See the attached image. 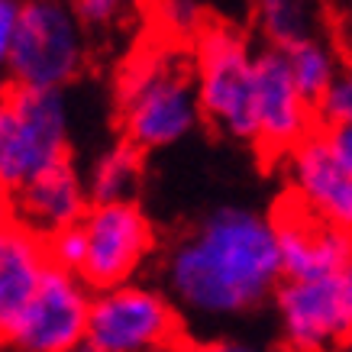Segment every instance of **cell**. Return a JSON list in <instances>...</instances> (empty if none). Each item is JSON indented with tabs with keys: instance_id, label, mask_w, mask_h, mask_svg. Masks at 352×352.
Segmentation results:
<instances>
[{
	"instance_id": "obj_4",
	"label": "cell",
	"mask_w": 352,
	"mask_h": 352,
	"mask_svg": "<svg viewBox=\"0 0 352 352\" xmlns=\"http://www.w3.org/2000/svg\"><path fill=\"white\" fill-rule=\"evenodd\" d=\"M194 81L204 117L226 136L256 142V55L233 26L207 23L197 32Z\"/></svg>"
},
{
	"instance_id": "obj_19",
	"label": "cell",
	"mask_w": 352,
	"mask_h": 352,
	"mask_svg": "<svg viewBox=\"0 0 352 352\" xmlns=\"http://www.w3.org/2000/svg\"><path fill=\"white\" fill-rule=\"evenodd\" d=\"M314 113L320 117L327 133L352 126V68H340L336 81L327 87V94L320 97V104L314 107Z\"/></svg>"
},
{
	"instance_id": "obj_18",
	"label": "cell",
	"mask_w": 352,
	"mask_h": 352,
	"mask_svg": "<svg viewBox=\"0 0 352 352\" xmlns=\"http://www.w3.org/2000/svg\"><path fill=\"white\" fill-rule=\"evenodd\" d=\"M45 252H49V265L81 275V268L87 262V233L85 226H65L58 233L45 236Z\"/></svg>"
},
{
	"instance_id": "obj_28",
	"label": "cell",
	"mask_w": 352,
	"mask_h": 352,
	"mask_svg": "<svg viewBox=\"0 0 352 352\" xmlns=\"http://www.w3.org/2000/svg\"><path fill=\"white\" fill-rule=\"evenodd\" d=\"M346 352H352V340H349V342H346Z\"/></svg>"
},
{
	"instance_id": "obj_24",
	"label": "cell",
	"mask_w": 352,
	"mask_h": 352,
	"mask_svg": "<svg viewBox=\"0 0 352 352\" xmlns=\"http://www.w3.org/2000/svg\"><path fill=\"white\" fill-rule=\"evenodd\" d=\"M333 146H336V152L342 155V162L352 168V126H342V129H333L330 133Z\"/></svg>"
},
{
	"instance_id": "obj_11",
	"label": "cell",
	"mask_w": 352,
	"mask_h": 352,
	"mask_svg": "<svg viewBox=\"0 0 352 352\" xmlns=\"http://www.w3.org/2000/svg\"><path fill=\"white\" fill-rule=\"evenodd\" d=\"M285 281H320L352 268V233L320 223L294 197L272 217Z\"/></svg>"
},
{
	"instance_id": "obj_23",
	"label": "cell",
	"mask_w": 352,
	"mask_h": 352,
	"mask_svg": "<svg viewBox=\"0 0 352 352\" xmlns=\"http://www.w3.org/2000/svg\"><path fill=\"white\" fill-rule=\"evenodd\" d=\"M191 352H272L262 349V346H249V342H236V340H223V342H207V346H197Z\"/></svg>"
},
{
	"instance_id": "obj_27",
	"label": "cell",
	"mask_w": 352,
	"mask_h": 352,
	"mask_svg": "<svg viewBox=\"0 0 352 352\" xmlns=\"http://www.w3.org/2000/svg\"><path fill=\"white\" fill-rule=\"evenodd\" d=\"M3 197H7V194L0 191V217H7V214H3Z\"/></svg>"
},
{
	"instance_id": "obj_13",
	"label": "cell",
	"mask_w": 352,
	"mask_h": 352,
	"mask_svg": "<svg viewBox=\"0 0 352 352\" xmlns=\"http://www.w3.org/2000/svg\"><path fill=\"white\" fill-rule=\"evenodd\" d=\"M49 272L45 239L16 217H0V342L10 346L23 310Z\"/></svg>"
},
{
	"instance_id": "obj_9",
	"label": "cell",
	"mask_w": 352,
	"mask_h": 352,
	"mask_svg": "<svg viewBox=\"0 0 352 352\" xmlns=\"http://www.w3.org/2000/svg\"><path fill=\"white\" fill-rule=\"evenodd\" d=\"M288 182L294 201L310 217L352 233V168L336 152L330 133L314 129L288 152Z\"/></svg>"
},
{
	"instance_id": "obj_26",
	"label": "cell",
	"mask_w": 352,
	"mask_h": 352,
	"mask_svg": "<svg viewBox=\"0 0 352 352\" xmlns=\"http://www.w3.org/2000/svg\"><path fill=\"white\" fill-rule=\"evenodd\" d=\"M75 352H97V349H94V346H87V342H85V346H78Z\"/></svg>"
},
{
	"instance_id": "obj_6",
	"label": "cell",
	"mask_w": 352,
	"mask_h": 352,
	"mask_svg": "<svg viewBox=\"0 0 352 352\" xmlns=\"http://www.w3.org/2000/svg\"><path fill=\"white\" fill-rule=\"evenodd\" d=\"M178 340V314L159 291L120 285L91 300L87 346L97 352H162Z\"/></svg>"
},
{
	"instance_id": "obj_12",
	"label": "cell",
	"mask_w": 352,
	"mask_h": 352,
	"mask_svg": "<svg viewBox=\"0 0 352 352\" xmlns=\"http://www.w3.org/2000/svg\"><path fill=\"white\" fill-rule=\"evenodd\" d=\"M314 133V107L300 97L281 49L256 52V142L268 152H291Z\"/></svg>"
},
{
	"instance_id": "obj_1",
	"label": "cell",
	"mask_w": 352,
	"mask_h": 352,
	"mask_svg": "<svg viewBox=\"0 0 352 352\" xmlns=\"http://www.w3.org/2000/svg\"><path fill=\"white\" fill-rule=\"evenodd\" d=\"M165 275L178 304L204 317L258 307L285 275L275 223L256 210L220 207L171 249Z\"/></svg>"
},
{
	"instance_id": "obj_25",
	"label": "cell",
	"mask_w": 352,
	"mask_h": 352,
	"mask_svg": "<svg viewBox=\"0 0 352 352\" xmlns=\"http://www.w3.org/2000/svg\"><path fill=\"white\" fill-rule=\"evenodd\" d=\"M342 281H346V294H349V304H352V268L342 272Z\"/></svg>"
},
{
	"instance_id": "obj_20",
	"label": "cell",
	"mask_w": 352,
	"mask_h": 352,
	"mask_svg": "<svg viewBox=\"0 0 352 352\" xmlns=\"http://www.w3.org/2000/svg\"><path fill=\"white\" fill-rule=\"evenodd\" d=\"M162 23L168 26L171 32H178V36H191V32H201V10H197V3L194 0H165L159 10Z\"/></svg>"
},
{
	"instance_id": "obj_16",
	"label": "cell",
	"mask_w": 352,
	"mask_h": 352,
	"mask_svg": "<svg viewBox=\"0 0 352 352\" xmlns=\"http://www.w3.org/2000/svg\"><path fill=\"white\" fill-rule=\"evenodd\" d=\"M285 55H288L291 78H294L300 97L307 100L310 107H317L320 97L327 94V87L340 75L336 55L323 43H317V39H304V43L291 45V49H285Z\"/></svg>"
},
{
	"instance_id": "obj_10",
	"label": "cell",
	"mask_w": 352,
	"mask_h": 352,
	"mask_svg": "<svg viewBox=\"0 0 352 352\" xmlns=\"http://www.w3.org/2000/svg\"><path fill=\"white\" fill-rule=\"evenodd\" d=\"M278 314L294 352H327L352 340V304L342 275L320 281H285Z\"/></svg>"
},
{
	"instance_id": "obj_21",
	"label": "cell",
	"mask_w": 352,
	"mask_h": 352,
	"mask_svg": "<svg viewBox=\"0 0 352 352\" xmlns=\"http://www.w3.org/2000/svg\"><path fill=\"white\" fill-rule=\"evenodd\" d=\"M136 0H75V10L81 23L91 26H104V23H117L129 13Z\"/></svg>"
},
{
	"instance_id": "obj_17",
	"label": "cell",
	"mask_w": 352,
	"mask_h": 352,
	"mask_svg": "<svg viewBox=\"0 0 352 352\" xmlns=\"http://www.w3.org/2000/svg\"><path fill=\"white\" fill-rule=\"evenodd\" d=\"M256 16L272 49L285 52L304 39H314V0H256Z\"/></svg>"
},
{
	"instance_id": "obj_7",
	"label": "cell",
	"mask_w": 352,
	"mask_h": 352,
	"mask_svg": "<svg viewBox=\"0 0 352 352\" xmlns=\"http://www.w3.org/2000/svg\"><path fill=\"white\" fill-rule=\"evenodd\" d=\"M91 300L81 275L49 265L13 330L10 346L16 352H75L87 342Z\"/></svg>"
},
{
	"instance_id": "obj_14",
	"label": "cell",
	"mask_w": 352,
	"mask_h": 352,
	"mask_svg": "<svg viewBox=\"0 0 352 352\" xmlns=\"http://www.w3.org/2000/svg\"><path fill=\"white\" fill-rule=\"evenodd\" d=\"M13 197V217L26 223L32 233L45 236L58 233L65 226H78L87 217V184L81 182V175L75 165L65 159L52 168H45L43 175H36L30 184H23Z\"/></svg>"
},
{
	"instance_id": "obj_5",
	"label": "cell",
	"mask_w": 352,
	"mask_h": 352,
	"mask_svg": "<svg viewBox=\"0 0 352 352\" xmlns=\"http://www.w3.org/2000/svg\"><path fill=\"white\" fill-rule=\"evenodd\" d=\"M85 23L65 0H23L10 72L16 87L62 91L85 65Z\"/></svg>"
},
{
	"instance_id": "obj_2",
	"label": "cell",
	"mask_w": 352,
	"mask_h": 352,
	"mask_svg": "<svg viewBox=\"0 0 352 352\" xmlns=\"http://www.w3.org/2000/svg\"><path fill=\"white\" fill-rule=\"evenodd\" d=\"M120 120L139 152L178 142L197 126V81L175 52H142L120 72Z\"/></svg>"
},
{
	"instance_id": "obj_22",
	"label": "cell",
	"mask_w": 352,
	"mask_h": 352,
	"mask_svg": "<svg viewBox=\"0 0 352 352\" xmlns=\"http://www.w3.org/2000/svg\"><path fill=\"white\" fill-rule=\"evenodd\" d=\"M20 16H23V0H0V65L10 62L16 30H20Z\"/></svg>"
},
{
	"instance_id": "obj_15",
	"label": "cell",
	"mask_w": 352,
	"mask_h": 352,
	"mask_svg": "<svg viewBox=\"0 0 352 352\" xmlns=\"http://www.w3.org/2000/svg\"><path fill=\"white\" fill-rule=\"evenodd\" d=\"M142 178V152L129 142H120L94 162L87 175V197L94 204H133Z\"/></svg>"
},
{
	"instance_id": "obj_8",
	"label": "cell",
	"mask_w": 352,
	"mask_h": 352,
	"mask_svg": "<svg viewBox=\"0 0 352 352\" xmlns=\"http://www.w3.org/2000/svg\"><path fill=\"white\" fill-rule=\"evenodd\" d=\"M81 226L87 233L81 281L97 291L129 285L133 272L152 249V226L142 210L136 204H91Z\"/></svg>"
},
{
	"instance_id": "obj_3",
	"label": "cell",
	"mask_w": 352,
	"mask_h": 352,
	"mask_svg": "<svg viewBox=\"0 0 352 352\" xmlns=\"http://www.w3.org/2000/svg\"><path fill=\"white\" fill-rule=\"evenodd\" d=\"M68 159V104L62 91L13 85L0 100V191L16 194Z\"/></svg>"
}]
</instances>
